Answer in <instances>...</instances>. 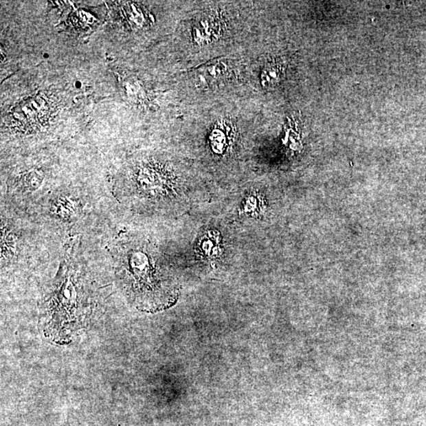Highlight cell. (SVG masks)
I'll return each mask as SVG.
<instances>
[{
  "mask_svg": "<svg viewBox=\"0 0 426 426\" xmlns=\"http://www.w3.org/2000/svg\"><path fill=\"white\" fill-rule=\"evenodd\" d=\"M120 275L128 294L143 309L162 307L173 300V286L168 274L148 249L135 247L125 250Z\"/></svg>",
  "mask_w": 426,
  "mask_h": 426,
  "instance_id": "6da1fadb",
  "label": "cell"
},
{
  "mask_svg": "<svg viewBox=\"0 0 426 426\" xmlns=\"http://www.w3.org/2000/svg\"><path fill=\"white\" fill-rule=\"evenodd\" d=\"M228 65L225 62H217L199 69L196 72V82L200 87H210L225 78L228 74Z\"/></svg>",
  "mask_w": 426,
  "mask_h": 426,
  "instance_id": "7a4b0ae2",
  "label": "cell"
},
{
  "mask_svg": "<svg viewBox=\"0 0 426 426\" xmlns=\"http://www.w3.org/2000/svg\"><path fill=\"white\" fill-rule=\"evenodd\" d=\"M221 24L213 18H205L194 26V38L199 45H207L216 40L221 34Z\"/></svg>",
  "mask_w": 426,
  "mask_h": 426,
  "instance_id": "3957f363",
  "label": "cell"
},
{
  "mask_svg": "<svg viewBox=\"0 0 426 426\" xmlns=\"http://www.w3.org/2000/svg\"><path fill=\"white\" fill-rule=\"evenodd\" d=\"M231 132L225 125L217 126L212 132L210 141L212 148L217 153H223L231 141Z\"/></svg>",
  "mask_w": 426,
  "mask_h": 426,
  "instance_id": "277c9868",
  "label": "cell"
},
{
  "mask_svg": "<svg viewBox=\"0 0 426 426\" xmlns=\"http://www.w3.org/2000/svg\"><path fill=\"white\" fill-rule=\"evenodd\" d=\"M281 65L276 63H269L267 66H265L262 73V84L264 87H273L280 81V78L282 74Z\"/></svg>",
  "mask_w": 426,
  "mask_h": 426,
  "instance_id": "5b68a950",
  "label": "cell"
}]
</instances>
